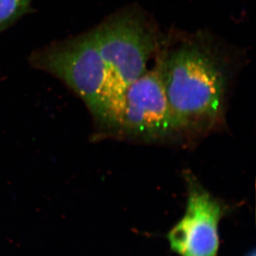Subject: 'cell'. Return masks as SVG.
Listing matches in <instances>:
<instances>
[{"mask_svg": "<svg viewBox=\"0 0 256 256\" xmlns=\"http://www.w3.org/2000/svg\"><path fill=\"white\" fill-rule=\"evenodd\" d=\"M158 68L176 136H196L222 123L232 63L204 34L185 36L161 54Z\"/></svg>", "mask_w": 256, "mask_h": 256, "instance_id": "cell-1", "label": "cell"}, {"mask_svg": "<svg viewBox=\"0 0 256 256\" xmlns=\"http://www.w3.org/2000/svg\"><path fill=\"white\" fill-rule=\"evenodd\" d=\"M106 69L97 122L103 124L130 86L148 70L158 48L157 28L137 8L118 11L94 29Z\"/></svg>", "mask_w": 256, "mask_h": 256, "instance_id": "cell-2", "label": "cell"}, {"mask_svg": "<svg viewBox=\"0 0 256 256\" xmlns=\"http://www.w3.org/2000/svg\"><path fill=\"white\" fill-rule=\"evenodd\" d=\"M102 126L110 133L144 140L176 137L157 65L128 87L120 103Z\"/></svg>", "mask_w": 256, "mask_h": 256, "instance_id": "cell-3", "label": "cell"}, {"mask_svg": "<svg viewBox=\"0 0 256 256\" xmlns=\"http://www.w3.org/2000/svg\"><path fill=\"white\" fill-rule=\"evenodd\" d=\"M34 62L38 68L52 73L73 90L96 118L106 69L94 29L39 52Z\"/></svg>", "mask_w": 256, "mask_h": 256, "instance_id": "cell-4", "label": "cell"}, {"mask_svg": "<svg viewBox=\"0 0 256 256\" xmlns=\"http://www.w3.org/2000/svg\"><path fill=\"white\" fill-rule=\"evenodd\" d=\"M190 184L186 212L168 236L170 246L181 256H216L222 208L198 184Z\"/></svg>", "mask_w": 256, "mask_h": 256, "instance_id": "cell-5", "label": "cell"}, {"mask_svg": "<svg viewBox=\"0 0 256 256\" xmlns=\"http://www.w3.org/2000/svg\"><path fill=\"white\" fill-rule=\"evenodd\" d=\"M30 0H0V31L21 17Z\"/></svg>", "mask_w": 256, "mask_h": 256, "instance_id": "cell-6", "label": "cell"}, {"mask_svg": "<svg viewBox=\"0 0 256 256\" xmlns=\"http://www.w3.org/2000/svg\"><path fill=\"white\" fill-rule=\"evenodd\" d=\"M249 256H256V253L254 252H252V254H250Z\"/></svg>", "mask_w": 256, "mask_h": 256, "instance_id": "cell-7", "label": "cell"}]
</instances>
